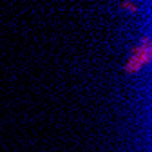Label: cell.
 I'll list each match as a JSON object with an SVG mask.
<instances>
[{"label": "cell", "instance_id": "1", "mask_svg": "<svg viewBox=\"0 0 152 152\" xmlns=\"http://www.w3.org/2000/svg\"><path fill=\"white\" fill-rule=\"evenodd\" d=\"M150 60H152V42H150V36H145L143 40L132 49V54L125 62L123 71L127 74H136L143 67H147L150 64Z\"/></svg>", "mask_w": 152, "mask_h": 152}, {"label": "cell", "instance_id": "2", "mask_svg": "<svg viewBox=\"0 0 152 152\" xmlns=\"http://www.w3.org/2000/svg\"><path fill=\"white\" fill-rule=\"evenodd\" d=\"M120 7H121L123 11H130V13H138V11H140V7H138L134 2H121Z\"/></svg>", "mask_w": 152, "mask_h": 152}]
</instances>
